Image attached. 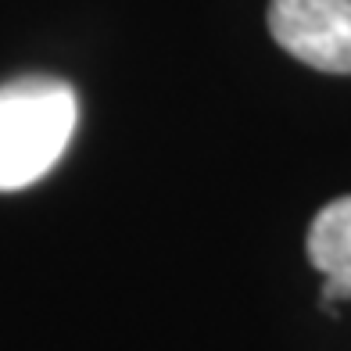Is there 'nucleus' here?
<instances>
[{"instance_id":"1","label":"nucleus","mask_w":351,"mask_h":351,"mask_svg":"<svg viewBox=\"0 0 351 351\" xmlns=\"http://www.w3.org/2000/svg\"><path fill=\"white\" fill-rule=\"evenodd\" d=\"M75 90L51 75H22L0 86V190L33 186L72 143Z\"/></svg>"},{"instance_id":"2","label":"nucleus","mask_w":351,"mask_h":351,"mask_svg":"<svg viewBox=\"0 0 351 351\" xmlns=\"http://www.w3.org/2000/svg\"><path fill=\"white\" fill-rule=\"evenodd\" d=\"M269 33L308 69L351 75V0H273Z\"/></svg>"},{"instance_id":"3","label":"nucleus","mask_w":351,"mask_h":351,"mask_svg":"<svg viewBox=\"0 0 351 351\" xmlns=\"http://www.w3.org/2000/svg\"><path fill=\"white\" fill-rule=\"evenodd\" d=\"M305 247L323 273V308L337 312V301H351V194L315 212Z\"/></svg>"}]
</instances>
